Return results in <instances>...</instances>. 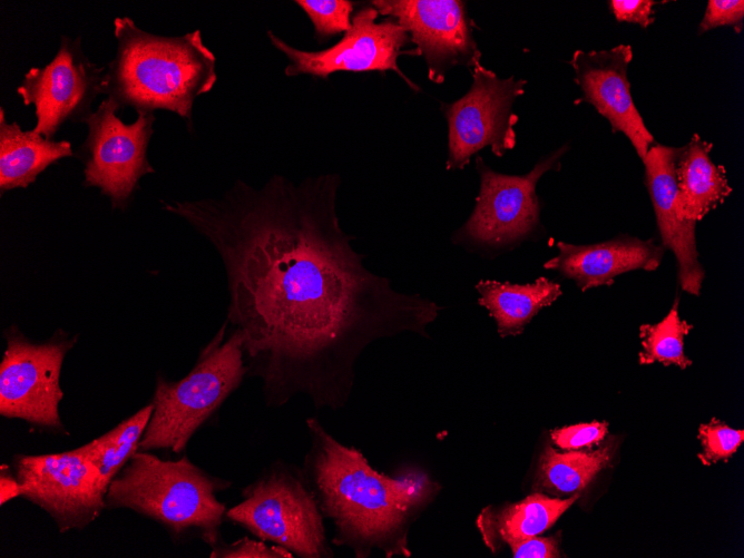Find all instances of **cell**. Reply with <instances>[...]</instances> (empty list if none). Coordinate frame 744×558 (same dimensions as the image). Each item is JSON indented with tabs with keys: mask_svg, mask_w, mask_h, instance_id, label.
I'll list each match as a JSON object with an SVG mask.
<instances>
[{
	"mask_svg": "<svg viewBox=\"0 0 744 558\" xmlns=\"http://www.w3.org/2000/svg\"><path fill=\"white\" fill-rule=\"evenodd\" d=\"M471 74L468 92L442 105L449 127L447 170L463 169L484 147L501 157L516 146L518 116L512 107L525 94L527 81L513 76L500 79L480 62Z\"/></svg>",
	"mask_w": 744,
	"mask_h": 558,
	"instance_id": "cell-9",
	"label": "cell"
},
{
	"mask_svg": "<svg viewBox=\"0 0 744 558\" xmlns=\"http://www.w3.org/2000/svg\"><path fill=\"white\" fill-rule=\"evenodd\" d=\"M610 447L564 453L546 448L540 457L535 489L556 498L579 495L610 463Z\"/></svg>",
	"mask_w": 744,
	"mask_h": 558,
	"instance_id": "cell-22",
	"label": "cell"
},
{
	"mask_svg": "<svg viewBox=\"0 0 744 558\" xmlns=\"http://www.w3.org/2000/svg\"><path fill=\"white\" fill-rule=\"evenodd\" d=\"M474 288L478 304L495 319L501 337L521 334L539 311L562 294L560 284L546 276L530 284L480 280Z\"/></svg>",
	"mask_w": 744,
	"mask_h": 558,
	"instance_id": "cell-20",
	"label": "cell"
},
{
	"mask_svg": "<svg viewBox=\"0 0 744 558\" xmlns=\"http://www.w3.org/2000/svg\"><path fill=\"white\" fill-rule=\"evenodd\" d=\"M311 448L303 474L323 515L336 529L335 544L350 546L358 557L376 548L388 557L409 556L407 533L411 515L424 501V477L391 478L375 471L355 448L335 440L315 418L306 420Z\"/></svg>",
	"mask_w": 744,
	"mask_h": 558,
	"instance_id": "cell-2",
	"label": "cell"
},
{
	"mask_svg": "<svg viewBox=\"0 0 744 558\" xmlns=\"http://www.w3.org/2000/svg\"><path fill=\"white\" fill-rule=\"evenodd\" d=\"M515 558H557L560 557L558 540L554 537H530L507 544Z\"/></svg>",
	"mask_w": 744,
	"mask_h": 558,
	"instance_id": "cell-31",
	"label": "cell"
},
{
	"mask_svg": "<svg viewBox=\"0 0 744 558\" xmlns=\"http://www.w3.org/2000/svg\"><path fill=\"white\" fill-rule=\"evenodd\" d=\"M633 59L629 45L607 50H576L569 63L583 99L605 117L613 131L623 133L643 160L654 137L637 110L627 78Z\"/></svg>",
	"mask_w": 744,
	"mask_h": 558,
	"instance_id": "cell-15",
	"label": "cell"
},
{
	"mask_svg": "<svg viewBox=\"0 0 744 558\" xmlns=\"http://www.w3.org/2000/svg\"><path fill=\"white\" fill-rule=\"evenodd\" d=\"M151 413L153 404L150 403L114 429L84 444L106 491L114 478L138 451Z\"/></svg>",
	"mask_w": 744,
	"mask_h": 558,
	"instance_id": "cell-23",
	"label": "cell"
},
{
	"mask_svg": "<svg viewBox=\"0 0 744 558\" xmlns=\"http://www.w3.org/2000/svg\"><path fill=\"white\" fill-rule=\"evenodd\" d=\"M226 329L227 322L200 351L186 376L178 381L157 376L153 413L138 450L183 451L196 430L239 386L247 374L244 336L238 329L231 334Z\"/></svg>",
	"mask_w": 744,
	"mask_h": 558,
	"instance_id": "cell-5",
	"label": "cell"
},
{
	"mask_svg": "<svg viewBox=\"0 0 744 558\" xmlns=\"http://www.w3.org/2000/svg\"><path fill=\"white\" fill-rule=\"evenodd\" d=\"M314 26L317 39L346 32L352 25L353 2L349 0H296Z\"/></svg>",
	"mask_w": 744,
	"mask_h": 558,
	"instance_id": "cell-25",
	"label": "cell"
},
{
	"mask_svg": "<svg viewBox=\"0 0 744 558\" xmlns=\"http://www.w3.org/2000/svg\"><path fill=\"white\" fill-rule=\"evenodd\" d=\"M118 105L106 97L86 119L87 136L80 147L84 161V184L98 187L109 197L112 208L124 209L138 180L154 173L147 159V148L154 133L155 116L137 112V119L125 124L116 115Z\"/></svg>",
	"mask_w": 744,
	"mask_h": 558,
	"instance_id": "cell-10",
	"label": "cell"
},
{
	"mask_svg": "<svg viewBox=\"0 0 744 558\" xmlns=\"http://www.w3.org/2000/svg\"><path fill=\"white\" fill-rule=\"evenodd\" d=\"M744 18L743 0H709L698 32L704 33L722 26H734L740 31Z\"/></svg>",
	"mask_w": 744,
	"mask_h": 558,
	"instance_id": "cell-29",
	"label": "cell"
},
{
	"mask_svg": "<svg viewBox=\"0 0 744 558\" xmlns=\"http://www.w3.org/2000/svg\"><path fill=\"white\" fill-rule=\"evenodd\" d=\"M698 439L703 448L698 458L705 466H708L727 460L733 456L744 440V431L733 429L713 418L708 423L699 425Z\"/></svg>",
	"mask_w": 744,
	"mask_h": 558,
	"instance_id": "cell-26",
	"label": "cell"
},
{
	"mask_svg": "<svg viewBox=\"0 0 744 558\" xmlns=\"http://www.w3.org/2000/svg\"><path fill=\"white\" fill-rule=\"evenodd\" d=\"M568 148L565 145L542 157L526 175L497 173L477 156L479 194L469 218L453 234V242L499 249L531 237L540 228L537 184L547 172L560 168Z\"/></svg>",
	"mask_w": 744,
	"mask_h": 558,
	"instance_id": "cell-7",
	"label": "cell"
},
{
	"mask_svg": "<svg viewBox=\"0 0 744 558\" xmlns=\"http://www.w3.org/2000/svg\"><path fill=\"white\" fill-rule=\"evenodd\" d=\"M653 0H611L608 2L614 17L618 22H629L647 28L654 22Z\"/></svg>",
	"mask_w": 744,
	"mask_h": 558,
	"instance_id": "cell-30",
	"label": "cell"
},
{
	"mask_svg": "<svg viewBox=\"0 0 744 558\" xmlns=\"http://www.w3.org/2000/svg\"><path fill=\"white\" fill-rule=\"evenodd\" d=\"M22 497L43 509L60 532L84 529L106 508V493L85 446L13 458Z\"/></svg>",
	"mask_w": 744,
	"mask_h": 558,
	"instance_id": "cell-11",
	"label": "cell"
},
{
	"mask_svg": "<svg viewBox=\"0 0 744 558\" xmlns=\"http://www.w3.org/2000/svg\"><path fill=\"white\" fill-rule=\"evenodd\" d=\"M679 151L681 147L653 144L643 159L645 184L656 215L662 246L675 255L682 290L698 295L705 273L698 261L696 224L678 219L675 207V165Z\"/></svg>",
	"mask_w": 744,
	"mask_h": 558,
	"instance_id": "cell-16",
	"label": "cell"
},
{
	"mask_svg": "<svg viewBox=\"0 0 744 558\" xmlns=\"http://www.w3.org/2000/svg\"><path fill=\"white\" fill-rule=\"evenodd\" d=\"M22 488L14 473L11 472L9 466L1 464L0 468V503L1 506L9 500L21 496Z\"/></svg>",
	"mask_w": 744,
	"mask_h": 558,
	"instance_id": "cell-32",
	"label": "cell"
},
{
	"mask_svg": "<svg viewBox=\"0 0 744 558\" xmlns=\"http://www.w3.org/2000/svg\"><path fill=\"white\" fill-rule=\"evenodd\" d=\"M212 558H292L293 554L286 548L275 545L267 546L264 540L258 541L244 537L231 545H216L211 552Z\"/></svg>",
	"mask_w": 744,
	"mask_h": 558,
	"instance_id": "cell-28",
	"label": "cell"
},
{
	"mask_svg": "<svg viewBox=\"0 0 744 558\" xmlns=\"http://www.w3.org/2000/svg\"><path fill=\"white\" fill-rule=\"evenodd\" d=\"M607 432V422L593 421L552 430L550 435L552 441L559 448L565 450H578L581 448H593V446L605 438Z\"/></svg>",
	"mask_w": 744,
	"mask_h": 558,
	"instance_id": "cell-27",
	"label": "cell"
},
{
	"mask_svg": "<svg viewBox=\"0 0 744 558\" xmlns=\"http://www.w3.org/2000/svg\"><path fill=\"white\" fill-rule=\"evenodd\" d=\"M578 497L561 499L535 492L517 503L484 510L478 526L490 547L496 541L508 544L535 537L549 529Z\"/></svg>",
	"mask_w": 744,
	"mask_h": 558,
	"instance_id": "cell-21",
	"label": "cell"
},
{
	"mask_svg": "<svg viewBox=\"0 0 744 558\" xmlns=\"http://www.w3.org/2000/svg\"><path fill=\"white\" fill-rule=\"evenodd\" d=\"M228 486L187 457L161 460L138 450L110 482L105 502L106 508H128L151 518L174 537L196 530L214 547L226 513L216 492Z\"/></svg>",
	"mask_w": 744,
	"mask_h": 558,
	"instance_id": "cell-4",
	"label": "cell"
},
{
	"mask_svg": "<svg viewBox=\"0 0 744 558\" xmlns=\"http://www.w3.org/2000/svg\"><path fill=\"white\" fill-rule=\"evenodd\" d=\"M114 35L117 49L106 66L107 97L119 109H165L190 123L195 99L217 80L216 58L200 31L160 36L140 29L128 17H116Z\"/></svg>",
	"mask_w": 744,
	"mask_h": 558,
	"instance_id": "cell-3",
	"label": "cell"
},
{
	"mask_svg": "<svg viewBox=\"0 0 744 558\" xmlns=\"http://www.w3.org/2000/svg\"><path fill=\"white\" fill-rule=\"evenodd\" d=\"M378 10L371 4L356 11L352 25L334 46L319 51L300 50L290 46L272 31L267 36L272 45L288 60L287 77L309 75L327 78L337 71H386L397 72L413 90H419L398 66V58L411 41L408 32L393 19L378 22Z\"/></svg>",
	"mask_w": 744,
	"mask_h": 558,
	"instance_id": "cell-13",
	"label": "cell"
},
{
	"mask_svg": "<svg viewBox=\"0 0 744 558\" xmlns=\"http://www.w3.org/2000/svg\"><path fill=\"white\" fill-rule=\"evenodd\" d=\"M243 497L225 513L232 521L298 557H331L323 513L303 471L277 462Z\"/></svg>",
	"mask_w": 744,
	"mask_h": 558,
	"instance_id": "cell-6",
	"label": "cell"
},
{
	"mask_svg": "<svg viewBox=\"0 0 744 558\" xmlns=\"http://www.w3.org/2000/svg\"><path fill=\"white\" fill-rule=\"evenodd\" d=\"M0 364V414L42 429L63 431L59 403L63 398L60 373L77 335L58 331L46 342H33L10 326Z\"/></svg>",
	"mask_w": 744,
	"mask_h": 558,
	"instance_id": "cell-8",
	"label": "cell"
},
{
	"mask_svg": "<svg viewBox=\"0 0 744 558\" xmlns=\"http://www.w3.org/2000/svg\"><path fill=\"white\" fill-rule=\"evenodd\" d=\"M713 145L694 134L676 159V199L678 219L695 223L716 208L732 193L726 172L712 161Z\"/></svg>",
	"mask_w": 744,
	"mask_h": 558,
	"instance_id": "cell-18",
	"label": "cell"
},
{
	"mask_svg": "<svg viewBox=\"0 0 744 558\" xmlns=\"http://www.w3.org/2000/svg\"><path fill=\"white\" fill-rule=\"evenodd\" d=\"M693 325L679 319L678 297L668 314L658 323L643 324L639 327L642 351L638 353L639 364L660 362L664 365L675 364L682 370L692 364L684 353V337Z\"/></svg>",
	"mask_w": 744,
	"mask_h": 558,
	"instance_id": "cell-24",
	"label": "cell"
},
{
	"mask_svg": "<svg viewBox=\"0 0 744 558\" xmlns=\"http://www.w3.org/2000/svg\"><path fill=\"white\" fill-rule=\"evenodd\" d=\"M105 75L106 66L96 65L85 55L79 37L62 36L53 58L31 67L17 87L23 104L35 107L33 131L53 139L66 123H84L92 112V101L105 94Z\"/></svg>",
	"mask_w": 744,
	"mask_h": 558,
	"instance_id": "cell-12",
	"label": "cell"
},
{
	"mask_svg": "<svg viewBox=\"0 0 744 558\" xmlns=\"http://www.w3.org/2000/svg\"><path fill=\"white\" fill-rule=\"evenodd\" d=\"M379 14L395 20L423 56L428 77L444 81L454 66L470 70L480 62L481 52L473 38L464 2L458 0H374Z\"/></svg>",
	"mask_w": 744,
	"mask_h": 558,
	"instance_id": "cell-14",
	"label": "cell"
},
{
	"mask_svg": "<svg viewBox=\"0 0 744 558\" xmlns=\"http://www.w3.org/2000/svg\"><path fill=\"white\" fill-rule=\"evenodd\" d=\"M67 140L46 138L33 129L23 130L17 121L8 123L0 108V193L26 188L48 166L72 156Z\"/></svg>",
	"mask_w": 744,
	"mask_h": 558,
	"instance_id": "cell-19",
	"label": "cell"
},
{
	"mask_svg": "<svg viewBox=\"0 0 744 558\" xmlns=\"http://www.w3.org/2000/svg\"><path fill=\"white\" fill-rule=\"evenodd\" d=\"M337 174L261 188L237 180L221 198L161 202L219 254L227 275V322L244 336L247 373L266 404L297 394L316 408L344 404L354 363L371 342L427 334L441 310L397 291L364 266L336 213Z\"/></svg>",
	"mask_w": 744,
	"mask_h": 558,
	"instance_id": "cell-1",
	"label": "cell"
},
{
	"mask_svg": "<svg viewBox=\"0 0 744 558\" xmlns=\"http://www.w3.org/2000/svg\"><path fill=\"white\" fill-rule=\"evenodd\" d=\"M558 254L544 268L572 280L581 291L611 285L623 273L655 271L663 260L664 247L652 239L619 235L601 243L576 245L557 242Z\"/></svg>",
	"mask_w": 744,
	"mask_h": 558,
	"instance_id": "cell-17",
	"label": "cell"
}]
</instances>
